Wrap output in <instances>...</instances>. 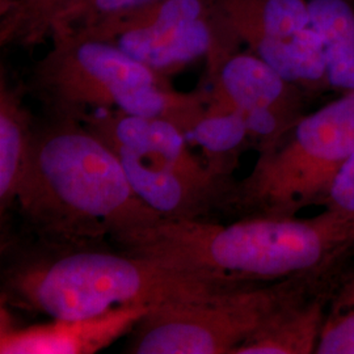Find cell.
I'll list each match as a JSON object with an SVG mask.
<instances>
[{"label": "cell", "instance_id": "4fadbf2b", "mask_svg": "<svg viewBox=\"0 0 354 354\" xmlns=\"http://www.w3.org/2000/svg\"><path fill=\"white\" fill-rule=\"evenodd\" d=\"M244 44L292 86L302 91L328 88L326 53L313 26L290 37H256Z\"/></svg>", "mask_w": 354, "mask_h": 354}, {"label": "cell", "instance_id": "30bf717a", "mask_svg": "<svg viewBox=\"0 0 354 354\" xmlns=\"http://www.w3.org/2000/svg\"><path fill=\"white\" fill-rule=\"evenodd\" d=\"M207 113L272 109L302 114V89L292 86L252 51L234 53L212 79Z\"/></svg>", "mask_w": 354, "mask_h": 354}, {"label": "cell", "instance_id": "3957f363", "mask_svg": "<svg viewBox=\"0 0 354 354\" xmlns=\"http://www.w3.org/2000/svg\"><path fill=\"white\" fill-rule=\"evenodd\" d=\"M226 286L158 266L120 248L37 247L1 272V304L50 319L97 317L131 304L193 301Z\"/></svg>", "mask_w": 354, "mask_h": 354}, {"label": "cell", "instance_id": "7a4b0ae2", "mask_svg": "<svg viewBox=\"0 0 354 354\" xmlns=\"http://www.w3.org/2000/svg\"><path fill=\"white\" fill-rule=\"evenodd\" d=\"M13 205L49 247L100 245L160 218L136 194L105 142L77 120L50 115L36 122Z\"/></svg>", "mask_w": 354, "mask_h": 354}, {"label": "cell", "instance_id": "ac0fdd59", "mask_svg": "<svg viewBox=\"0 0 354 354\" xmlns=\"http://www.w3.org/2000/svg\"><path fill=\"white\" fill-rule=\"evenodd\" d=\"M190 137L201 147L207 168L227 178L236 168L241 153L252 147L244 117L239 112H206Z\"/></svg>", "mask_w": 354, "mask_h": 354}, {"label": "cell", "instance_id": "e0dca14e", "mask_svg": "<svg viewBox=\"0 0 354 354\" xmlns=\"http://www.w3.org/2000/svg\"><path fill=\"white\" fill-rule=\"evenodd\" d=\"M209 91L180 92L165 83L127 91L114 109L171 122L189 137L192 130L205 117Z\"/></svg>", "mask_w": 354, "mask_h": 354}, {"label": "cell", "instance_id": "8992f818", "mask_svg": "<svg viewBox=\"0 0 354 354\" xmlns=\"http://www.w3.org/2000/svg\"><path fill=\"white\" fill-rule=\"evenodd\" d=\"M75 32L113 42L165 77L205 59L209 82L241 44L219 0H160L111 24Z\"/></svg>", "mask_w": 354, "mask_h": 354}, {"label": "cell", "instance_id": "44dd1931", "mask_svg": "<svg viewBox=\"0 0 354 354\" xmlns=\"http://www.w3.org/2000/svg\"><path fill=\"white\" fill-rule=\"evenodd\" d=\"M322 206L342 218L354 221V151L333 180Z\"/></svg>", "mask_w": 354, "mask_h": 354}, {"label": "cell", "instance_id": "2e32d148", "mask_svg": "<svg viewBox=\"0 0 354 354\" xmlns=\"http://www.w3.org/2000/svg\"><path fill=\"white\" fill-rule=\"evenodd\" d=\"M241 39L290 37L311 26L308 0H219Z\"/></svg>", "mask_w": 354, "mask_h": 354}, {"label": "cell", "instance_id": "277c9868", "mask_svg": "<svg viewBox=\"0 0 354 354\" xmlns=\"http://www.w3.org/2000/svg\"><path fill=\"white\" fill-rule=\"evenodd\" d=\"M354 151V91L304 114L259 151L250 175L232 183L226 212L243 216H297L322 205Z\"/></svg>", "mask_w": 354, "mask_h": 354}, {"label": "cell", "instance_id": "5b68a950", "mask_svg": "<svg viewBox=\"0 0 354 354\" xmlns=\"http://www.w3.org/2000/svg\"><path fill=\"white\" fill-rule=\"evenodd\" d=\"M336 274L230 288L201 299L155 306L127 335L125 352L234 354L282 307Z\"/></svg>", "mask_w": 354, "mask_h": 354}, {"label": "cell", "instance_id": "6da1fadb", "mask_svg": "<svg viewBox=\"0 0 354 354\" xmlns=\"http://www.w3.org/2000/svg\"><path fill=\"white\" fill-rule=\"evenodd\" d=\"M117 248L180 273L226 286L329 277L354 257V221L324 209L313 218H158L115 232Z\"/></svg>", "mask_w": 354, "mask_h": 354}, {"label": "cell", "instance_id": "ffe728a7", "mask_svg": "<svg viewBox=\"0 0 354 354\" xmlns=\"http://www.w3.org/2000/svg\"><path fill=\"white\" fill-rule=\"evenodd\" d=\"M160 0H91L61 29H95L114 23Z\"/></svg>", "mask_w": 354, "mask_h": 354}, {"label": "cell", "instance_id": "7c38bea8", "mask_svg": "<svg viewBox=\"0 0 354 354\" xmlns=\"http://www.w3.org/2000/svg\"><path fill=\"white\" fill-rule=\"evenodd\" d=\"M36 122L26 108L23 89L0 76V207L12 206L26 168Z\"/></svg>", "mask_w": 354, "mask_h": 354}, {"label": "cell", "instance_id": "9a60e30c", "mask_svg": "<svg viewBox=\"0 0 354 354\" xmlns=\"http://www.w3.org/2000/svg\"><path fill=\"white\" fill-rule=\"evenodd\" d=\"M311 26L322 38L328 88L354 91V0H308Z\"/></svg>", "mask_w": 354, "mask_h": 354}, {"label": "cell", "instance_id": "ba28073f", "mask_svg": "<svg viewBox=\"0 0 354 354\" xmlns=\"http://www.w3.org/2000/svg\"><path fill=\"white\" fill-rule=\"evenodd\" d=\"M111 149L136 194L162 218L198 219L225 210L232 177L194 169L155 152Z\"/></svg>", "mask_w": 354, "mask_h": 354}, {"label": "cell", "instance_id": "52a82bcc", "mask_svg": "<svg viewBox=\"0 0 354 354\" xmlns=\"http://www.w3.org/2000/svg\"><path fill=\"white\" fill-rule=\"evenodd\" d=\"M165 83V76L113 42L61 29L51 37L50 50L35 64L28 88L48 115L80 121L91 112L114 109L130 89Z\"/></svg>", "mask_w": 354, "mask_h": 354}, {"label": "cell", "instance_id": "9c48e42d", "mask_svg": "<svg viewBox=\"0 0 354 354\" xmlns=\"http://www.w3.org/2000/svg\"><path fill=\"white\" fill-rule=\"evenodd\" d=\"M151 306L131 304L97 317L50 319L46 323L16 326L1 306L0 353L93 354L127 336Z\"/></svg>", "mask_w": 354, "mask_h": 354}, {"label": "cell", "instance_id": "8fae6325", "mask_svg": "<svg viewBox=\"0 0 354 354\" xmlns=\"http://www.w3.org/2000/svg\"><path fill=\"white\" fill-rule=\"evenodd\" d=\"M332 282L282 307L234 354L315 353Z\"/></svg>", "mask_w": 354, "mask_h": 354}, {"label": "cell", "instance_id": "5bb4252c", "mask_svg": "<svg viewBox=\"0 0 354 354\" xmlns=\"http://www.w3.org/2000/svg\"><path fill=\"white\" fill-rule=\"evenodd\" d=\"M91 0H0V45L32 49L51 39Z\"/></svg>", "mask_w": 354, "mask_h": 354}, {"label": "cell", "instance_id": "d6986e66", "mask_svg": "<svg viewBox=\"0 0 354 354\" xmlns=\"http://www.w3.org/2000/svg\"><path fill=\"white\" fill-rule=\"evenodd\" d=\"M317 354H354V261L335 276Z\"/></svg>", "mask_w": 354, "mask_h": 354}]
</instances>
